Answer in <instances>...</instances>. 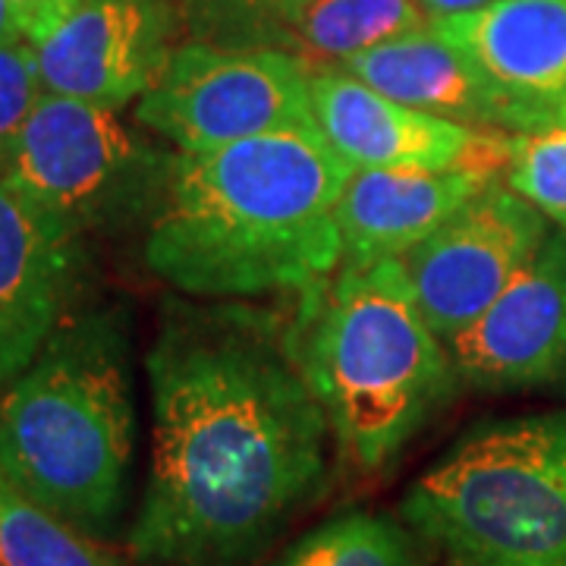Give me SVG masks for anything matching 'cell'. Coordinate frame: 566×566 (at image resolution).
Returning <instances> with one entry per match:
<instances>
[{
	"mask_svg": "<svg viewBox=\"0 0 566 566\" xmlns=\"http://www.w3.org/2000/svg\"><path fill=\"white\" fill-rule=\"evenodd\" d=\"M129 318L120 308L70 315L0 397V472L25 497L111 535L136 453Z\"/></svg>",
	"mask_w": 566,
	"mask_h": 566,
	"instance_id": "3957f363",
	"label": "cell"
},
{
	"mask_svg": "<svg viewBox=\"0 0 566 566\" xmlns=\"http://www.w3.org/2000/svg\"><path fill=\"white\" fill-rule=\"evenodd\" d=\"M41 95L44 82L35 44L25 39L0 44V170L10 161Z\"/></svg>",
	"mask_w": 566,
	"mask_h": 566,
	"instance_id": "44dd1931",
	"label": "cell"
},
{
	"mask_svg": "<svg viewBox=\"0 0 566 566\" xmlns=\"http://www.w3.org/2000/svg\"><path fill=\"white\" fill-rule=\"evenodd\" d=\"M340 70L416 111L475 129L506 133L501 107L491 98L475 66L431 22L349 57L340 63Z\"/></svg>",
	"mask_w": 566,
	"mask_h": 566,
	"instance_id": "9a60e30c",
	"label": "cell"
},
{
	"mask_svg": "<svg viewBox=\"0 0 566 566\" xmlns=\"http://www.w3.org/2000/svg\"><path fill=\"white\" fill-rule=\"evenodd\" d=\"M431 25L475 66L506 133L566 123V0H494Z\"/></svg>",
	"mask_w": 566,
	"mask_h": 566,
	"instance_id": "7c38bea8",
	"label": "cell"
},
{
	"mask_svg": "<svg viewBox=\"0 0 566 566\" xmlns=\"http://www.w3.org/2000/svg\"><path fill=\"white\" fill-rule=\"evenodd\" d=\"M547 237L545 214L494 180L400 264L424 322L447 344L497 303Z\"/></svg>",
	"mask_w": 566,
	"mask_h": 566,
	"instance_id": "ba28073f",
	"label": "cell"
},
{
	"mask_svg": "<svg viewBox=\"0 0 566 566\" xmlns=\"http://www.w3.org/2000/svg\"><path fill=\"white\" fill-rule=\"evenodd\" d=\"M349 174L318 126L180 151L145 230V264L205 303L308 293L344 264L334 211Z\"/></svg>",
	"mask_w": 566,
	"mask_h": 566,
	"instance_id": "7a4b0ae2",
	"label": "cell"
},
{
	"mask_svg": "<svg viewBox=\"0 0 566 566\" xmlns=\"http://www.w3.org/2000/svg\"><path fill=\"white\" fill-rule=\"evenodd\" d=\"M274 566H422L416 532L394 516L346 510L305 532Z\"/></svg>",
	"mask_w": 566,
	"mask_h": 566,
	"instance_id": "e0dca14e",
	"label": "cell"
},
{
	"mask_svg": "<svg viewBox=\"0 0 566 566\" xmlns=\"http://www.w3.org/2000/svg\"><path fill=\"white\" fill-rule=\"evenodd\" d=\"M312 70L281 48L182 41L161 80L136 102V123L199 155L281 129L315 126Z\"/></svg>",
	"mask_w": 566,
	"mask_h": 566,
	"instance_id": "52a82bcc",
	"label": "cell"
},
{
	"mask_svg": "<svg viewBox=\"0 0 566 566\" xmlns=\"http://www.w3.org/2000/svg\"><path fill=\"white\" fill-rule=\"evenodd\" d=\"M82 237L0 177V397L73 315Z\"/></svg>",
	"mask_w": 566,
	"mask_h": 566,
	"instance_id": "4fadbf2b",
	"label": "cell"
},
{
	"mask_svg": "<svg viewBox=\"0 0 566 566\" xmlns=\"http://www.w3.org/2000/svg\"><path fill=\"white\" fill-rule=\"evenodd\" d=\"M7 3H10V10L17 17L22 39L41 44L73 13V7L80 0H7Z\"/></svg>",
	"mask_w": 566,
	"mask_h": 566,
	"instance_id": "7402d4cb",
	"label": "cell"
},
{
	"mask_svg": "<svg viewBox=\"0 0 566 566\" xmlns=\"http://www.w3.org/2000/svg\"><path fill=\"white\" fill-rule=\"evenodd\" d=\"M177 158L120 111L44 92L0 177L85 237L151 221Z\"/></svg>",
	"mask_w": 566,
	"mask_h": 566,
	"instance_id": "8992f818",
	"label": "cell"
},
{
	"mask_svg": "<svg viewBox=\"0 0 566 566\" xmlns=\"http://www.w3.org/2000/svg\"><path fill=\"white\" fill-rule=\"evenodd\" d=\"M400 513L453 566H566V409L469 428Z\"/></svg>",
	"mask_w": 566,
	"mask_h": 566,
	"instance_id": "5b68a950",
	"label": "cell"
},
{
	"mask_svg": "<svg viewBox=\"0 0 566 566\" xmlns=\"http://www.w3.org/2000/svg\"><path fill=\"white\" fill-rule=\"evenodd\" d=\"M488 3H494V0H419V7L431 22L447 20V17H463L472 10H482Z\"/></svg>",
	"mask_w": 566,
	"mask_h": 566,
	"instance_id": "603a6c76",
	"label": "cell"
},
{
	"mask_svg": "<svg viewBox=\"0 0 566 566\" xmlns=\"http://www.w3.org/2000/svg\"><path fill=\"white\" fill-rule=\"evenodd\" d=\"M22 32L20 25H17V17H13V10H10V3L7 0H0V44H10V41H20Z\"/></svg>",
	"mask_w": 566,
	"mask_h": 566,
	"instance_id": "cb8c5ba5",
	"label": "cell"
},
{
	"mask_svg": "<svg viewBox=\"0 0 566 566\" xmlns=\"http://www.w3.org/2000/svg\"><path fill=\"white\" fill-rule=\"evenodd\" d=\"M182 41L180 0H80L35 51L44 92L123 111L161 80Z\"/></svg>",
	"mask_w": 566,
	"mask_h": 566,
	"instance_id": "9c48e42d",
	"label": "cell"
},
{
	"mask_svg": "<svg viewBox=\"0 0 566 566\" xmlns=\"http://www.w3.org/2000/svg\"><path fill=\"white\" fill-rule=\"evenodd\" d=\"M428 22L419 0H308L293 54L308 70L315 63L340 66Z\"/></svg>",
	"mask_w": 566,
	"mask_h": 566,
	"instance_id": "2e32d148",
	"label": "cell"
},
{
	"mask_svg": "<svg viewBox=\"0 0 566 566\" xmlns=\"http://www.w3.org/2000/svg\"><path fill=\"white\" fill-rule=\"evenodd\" d=\"M0 564L3 566H129L98 538L70 526L25 497L0 472Z\"/></svg>",
	"mask_w": 566,
	"mask_h": 566,
	"instance_id": "ac0fdd59",
	"label": "cell"
},
{
	"mask_svg": "<svg viewBox=\"0 0 566 566\" xmlns=\"http://www.w3.org/2000/svg\"><path fill=\"white\" fill-rule=\"evenodd\" d=\"M494 180L497 174L479 167L353 170L334 211L344 245V268H368L387 259H403L409 249L431 237Z\"/></svg>",
	"mask_w": 566,
	"mask_h": 566,
	"instance_id": "5bb4252c",
	"label": "cell"
},
{
	"mask_svg": "<svg viewBox=\"0 0 566 566\" xmlns=\"http://www.w3.org/2000/svg\"><path fill=\"white\" fill-rule=\"evenodd\" d=\"M0 566H3V564H0Z\"/></svg>",
	"mask_w": 566,
	"mask_h": 566,
	"instance_id": "d4e9b609",
	"label": "cell"
},
{
	"mask_svg": "<svg viewBox=\"0 0 566 566\" xmlns=\"http://www.w3.org/2000/svg\"><path fill=\"white\" fill-rule=\"evenodd\" d=\"M308 0H180L186 39L218 48H281L293 54Z\"/></svg>",
	"mask_w": 566,
	"mask_h": 566,
	"instance_id": "d6986e66",
	"label": "cell"
},
{
	"mask_svg": "<svg viewBox=\"0 0 566 566\" xmlns=\"http://www.w3.org/2000/svg\"><path fill=\"white\" fill-rule=\"evenodd\" d=\"M504 182L566 233V123L510 133Z\"/></svg>",
	"mask_w": 566,
	"mask_h": 566,
	"instance_id": "ffe728a7",
	"label": "cell"
},
{
	"mask_svg": "<svg viewBox=\"0 0 566 566\" xmlns=\"http://www.w3.org/2000/svg\"><path fill=\"white\" fill-rule=\"evenodd\" d=\"M315 126L353 170L400 167V170H457L479 167L506 174L510 133L475 129L416 111L375 92L340 66L312 70Z\"/></svg>",
	"mask_w": 566,
	"mask_h": 566,
	"instance_id": "30bf717a",
	"label": "cell"
},
{
	"mask_svg": "<svg viewBox=\"0 0 566 566\" xmlns=\"http://www.w3.org/2000/svg\"><path fill=\"white\" fill-rule=\"evenodd\" d=\"M447 349L460 385L475 390L566 385V233H551L497 303Z\"/></svg>",
	"mask_w": 566,
	"mask_h": 566,
	"instance_id": "8fae6325",
	"label": "cell"
},
{
	"mask_svg": "<svg viewBox=\"0 0 566 566\" xmlns=\"http://www.w3.org/2000/svg\"><path fill=\"white\" fill-rule=\"evenodd\" d=\"M151 469L129 554L249 566L327 482L331 422L300 359V318L249 303L164 305L145 356Z\"/></svg>",
	"mask_w": 566,
	"mask_h": 566,
	"instance_id": "6da1fadb",
	"label": "cell"
},
{
	"mask_svg": "<svg viewBox=\"0 0 566 566\" xmlns=\"http://www.w3.org/2000/svg\"><path fill=\"white\" fill-rule=\"evenodd\" d=\"M300 359L334 441L365 472L390 463L460 387L400 259L340 268L303 293Z\"/></svg>",
	"mask_w": 566,
	"mask_h": 566,
	"instance_id": "277c9868",
	"label": "cell"
}]
</instances>
